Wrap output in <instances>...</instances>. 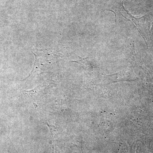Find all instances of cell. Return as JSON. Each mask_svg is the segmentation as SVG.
Masks as SVG:
<instances>
[{"instance_id": "obj_1", "label": "cell", "mask_w": 153, "mask_h": 153, "mask_svg": "<svg viewBox=\"0 0 153 153\" xmlns=\"http://www.w3.org/2000/svg\"><path fill=\"white\" fill-rule=\"evenodd\" d=\"M125 11L128 16L129 18H130L131 20H132L133 22L141 34L143 36L145 40H146V38L148 39L150 34L151 27L150 24H151V23L148 24L147 22L146 21V16H144L141 18H137L132 16L131 13H129L128 11L126 10L125 8Z\"/></svg>"}, {"instance_id": "obj_2", "label": "cell", "mask_w": 153, "mask_h": 153, "mask_svg": "<svg viewBox=\"0 0 153 153\" xmlns=\"http://www.w3.org/2000/svg\"><path fill=\"white\" fill-rule=\"evenodd\" d=\"M36 92H37V88H34V89H32V90L30 91H23V92H24L26 95L29 96H32L33 95V94Z\"/></svg>"}]
</instances>
